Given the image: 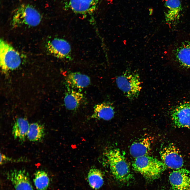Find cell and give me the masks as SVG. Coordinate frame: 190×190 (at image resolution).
I'll return each mask as SVG.
<instances>
[{
    "instance_id": "obj_21",
    "label": "cell",
    "mask_w": 190,
    "mask_h": 190,
    "mask_svg": "<svg viewBox=\"0 0 190 190\" xmlns=\"http://www.w3.org/2000/svg\"><path fill=\"white\" fill-rule=\"evenodd\" d=\"M33 181L37 190H46L50 183L48 174L43 170L36 171L34 174Z\"/></svg>"
},
{
    "instance_id": "obj_3",
    "label": "cell",
    "mask_w": 190,
    "mask_h": 190,
    "mask_svg": "<svg viewBox=\"0 0 190 190\" xmlns=\"http://www.w3.org/2000/svg\"><path fill=\"white\" fill-rule=\"evenodd\" d=\"M41 20V15L35 8L30 4H23L14 11L11 23L15 27L23 25L35 26L40 23Z\"/></svg>"
},
{
    "instance_id": "obj_18",
    "label": "cell",
    "mask_w": 190,
    "mask_h": 190,
    "mask_svg": "<svg viewBox=\"0 0 190 190\" xmlns=\"http://www.w3.org/2000/svg\"><path fill=\"white\" fill-rule=\"evenodd\" d=\"M30 125L27 120L24 118L17 119L13 126L12 134L15 139L21 141H24L27 135Z\"/></svg>"
},
{
    "instance_id": "obj_8",
    "label": "cell",
    "mask_w": 190,
    "mask_h": 190,
    "mask_svg": "<svg viewBox=\"0 0 190 190\" xmlns=\"http://www.w3.org/2000/svg\"><path fill=\"white\" fill-rule=\"evenodd\" d=\"M171 114V119L176 127L190 129V101L176 107Z\"/></svg>"
},
{
    "instance_id": "obj_9",
    "label": "cell",
    "mask_w": 190,
    "mask_h": 190,
    "mask_svg": "<svg viewBox=\"0 0 190 190\" xmlns=\"http://www.w3.org/2000/svg\"><path fill=\"white\" fill-rule=\"evenodd\" d=\"M169 182L173 190H190V170L181 168L170 174Z\"/></svg>"
},
{
    "instance_id": "obj_6",
    "label": "cell",
    "mask_w": 190,
    "mask_h": 190,
    "mask_svg": "<svg viewBox=\"0 0 190 190\" xmlns=\"http://www.w3.org/2000/svg\"><path fill=\"white\" fill-rule=\"evenodd\" d=\"M162 161L168 168L176 169L182 168L184 161L181 153L173 143H170L160 152Z\"/></svg>"
},
{
    "instance_id": "obj_16",
    "label": "cell",
    "mask_w": 190,
    "mask_h": 190,
    "mask_svg": "<svg viewBox=\"0 0 190 190\" xmlns=\"http://www.w3.org/2000/svg\"><path fill=\"white\" fill-rule=\"evenodd\" d=\"M68 85L73 88L81 89L88 86L90 84V79L88 76L78 72L70 73L66 78Z\"/></svg>"
},
{
    "instance_id": "obj_17",
    "label": "cell",
    "mask_w": 190,
    "mask_h": 190,
    "mask_svg": "<svg viewBox=\"0 0 190 190\" xmlns=\"http://www.w3.org/2000/svg\"><path fill=\"white\" fill-rule=\"evenodd\" d=\"M83 98L82 93L69 89L65 93L64 99L65 106L66 108L69 110H76L79 106Z\"/></svg>"
},
{
    "instance_id": "obj_1",
    "label": "cell",
    "mask_w": 190,
    "mask_h": 190,
    "mask_svg": "<svg viewBox=\"0 0 190 190\" xmlns=\"http://www.w3.org/2000/svg\"><path fill=\"white\" fill-rule=\"evenodd\" d=\"M132 166L135 170L150 180L158 178L168 168L162 160L148 155L136 158Z\"/></svg>"
},
{
    "instance_id": "obj_13",
    "label": "cell",
    "mask_w": 190,
    "mask_h": 190,
    "mask_svg": "<svg viewBox=\"0 0 190 190\" xmlns=\"http://www.w3.org/2000/svg\"><path fill=\"white\" fill-rule=\"evenodd\" d=\"M174 55L179 64L190 68V41L184 42L178 46L174 51Z\"/></svg>"
},
{
    "instance_id": "obj_19",
    "label": "cell",
    "mask_w": 190,
    "mask_h": 190,
    "mask_svg": "<svg viewBox=\"0 0 190 190\" xmlns=\"http://www.w3.org/2000/svg\"><path fill=\"white\" fill-rule=\"evenodd\" d=\"M87 178L89 184L93 189H98L103 184V175L101 171L98 169L92 168L90 169Z\"/></svg>"
},
{
    "instance_id": "obj_5",
    "label": "cell",
    "mask_w": 190,
    "mask_h": 190,
    "mask_svg": "<svg viewBox=\"0 0 190 190\" xmlns=\"http://www.w3.org/2000/svg\"><path fill=\"white\" fill-rule=\"evenodd\" d=\"M21 63L18 53L10 45L3 39L0 42V66L4 73L18 68Z\"/></svg>"
},
{
    "instance_id": "obj_20",
    "label": "cell",
    "mask_w": 190,
    "mask_h": 190,
    "mask_svg": "<svg viewBox=\"0 0 190 190\" xmlns=\"http://www.w3.org/2000/svg\"><path fill=\"white\" fill-rule=\"evenodd\" d=\"M45 135L44 126L39 123H34L30 125L27 136L30 141H37L42 139Z\"/></svg>"
},
{
    "instance_id": "obj_2",
    "label": "cell",
    "mask_w": 190,
    "mask_h": 190,
    "mask_svg": "<svg viewBox=\"0 0 190 190\" xmlns=\"http://www.w3.org/2000/svg\"><path fill=\"white\" fill-rule=\"evenodd\" d=\"M106 155L111 171L119 181L126 183L132 179L130 167L124 155L118 149L108 151Z\"/></svg>"
},
{
    "instance_id": "obj_7",
    "label": "cell",
    "mask_w": 190,
    "mask_h": 190,
    "mask_svg": "<svg viewBox=\"0 0 190 190\" xmlns=\"http://www.w3.org/2000/svg\"><path fill=\"white\" fill-rule=\"evenodd\" d=\"M64 8L84 15H91L97 8L98 0H63Z\"/></svg>"
},
{
    "instance_id": "obj_12",
    "label": "cell",
    "mask_w": 190,
    "mask_h": 190,
    "mask_svg": "<svg viewBox=\"0 0 190 190\" xmlns=\"http://www.w3.org/2000/svg\"><path fill=\"white\" fill-rule=\"evenodd\" d=\"M165 5L167 9L165 13L166 21L169 23H175L179 19L182 10L180 0H165Z\"/></svg>"
},
{
    "instance_id": "obj_11",
    "label": "cell",
    "mask_w": 190,
    "mask_h": 190,
    "mask_svg": "<svg viewBox=\"0 0 190 190\" xmlns=\"http://www.w3.org/2000/svg\"><path fill=\"white\" fill-rule=\"evenodd\" d=\"M47 48L49 52L58 58L68 59L71 58V46L65 40L54 39L48 42Z\"/></svg>"
},
{
    "instance_id": "obj_14",
    "label": "cell",
    "mask_w": 190,
    "mask_h": 190,
    "mask_svg": "<svg viewBox=\"0 0 190 190\" xmlns=\"http://www.w3.org/2000/svg\"><path fill=\"white\" fill-rule=\"evenodd\" d=\"M114 113L113 106L108 102H104L95 106L91 118L109 120L113 118Z\"/></svg>"
},
{
    "instance_id": "obj_15",
    "label": "cell",
    "mask_w": 190,
    "mask_h": 190,
    "mask_svg": "<svg viewBox=\"0 0 190 190\" xmlns=\"http://www.w3.org/2000/svg\"><path fill=\"white\" fill-rule=\"evenodd\" d=\"M151 148L150 140L148 137L132 144L130 148L131 155L135 158L148 155Z\"/></svg>"
},
{
    "instance_id": "obj_10",
    "label": "cell",
    "mask_w": 190,
    "mask_h": 190,
    "mask_svg": "<svg viewBox=\"0 0 190 190\" xmlns=\"http://www.w3.org/2000/svg\"><path fill=\"white\" fill-rule=\"evenodd\" d=\"M15 190H34L28 173L25 170H11L6 174Z\"/></svg>"
},
{
    "instance_id": "obj_4",
    "label": "cell",
    "mask_w": 190,
    "mask_h": 190,
    "mask_svg": "<svg viewBox=\"0 0 190 190\" xmlns=\"http://www.w3.org/2000/svg\"><path fill=\"white\" fill-rule=\"evenodd\" d=\"M116 83L118 88L130 99L137 98L141 89L139 77L135 73L126 72L117 78Z\"/></svg>"
}]
</instances>
